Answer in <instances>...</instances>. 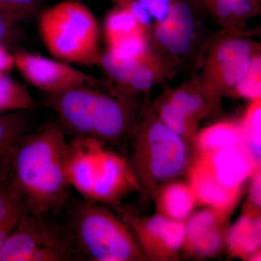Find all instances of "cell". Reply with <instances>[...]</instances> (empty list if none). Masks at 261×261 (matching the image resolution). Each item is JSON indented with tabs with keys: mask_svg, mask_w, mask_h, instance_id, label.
Masks as SVG:
<instances>
[{
	"mask_svg": "<svg viewBox=\"0 0 261 261\" xmlns=\"http://www.w3.org/2000/svg\"><path fill=\"white\" fill-rule=\"evenodd\" d=\"M68 142L61 123L49 122L12 149L9 176L31 213L50 216L64 207L70 188L65 170Z\"/></svg>",
	"mask_w": 261,
	"mask_h": 261,
	"instance_id": "1",
	"label": "cell"
},
{
	"mask_svg": "<svg viewBox=\"0 0 261 261\" xmlns=\"http://www.w3.org/2000/svg\"><path fill=\"white\" fill-rule=\"evenodd\" d=\"M39 29L44 45L57 59L86 65L100 62L97 21L83 3L66 0L44 10Z\"/></svg>",
	"mask_w": 261,
	"mask_h": 261,
	"instance_id": "2",
	"label": "cell"
},
{
	"mask_svg": "<svg viewBox=\"0 0 261 261\" xmlns=\"http://www.w3.org/2000/svg\"><path fill=\"white\" fill-rule=\"evenodd\" d=\"M68 224L76 258L128 261L140 257L129 228L97 202L85 200L77 204Z\"/></svg>",
	"mask_w": 261,
	"mask_h": 261,
	"instance_id": "3",
	"label": "cell"
},
{
	"mask_svg": "<svg viewBox=\"0 0 261 261\" xmlns=\"http://www.w3.org/2000/svg\"><path fill=\"white\" fill-rule=\"evenodd\" d=\"M49 107L61 125L75 137L113 140L126 130L127 113L123 105L90 87H80L49 95Z\"/></svg>",
	"mask_w": 261,
	"mask_h": 261,
	"instance_id": "4",
	"label": "cell"
},
{
	"mask_svg": "<svg viewBox=\"0 0 261 261\" xmlns=\"http://www.w3.org/2000/svg\"><path fill=\"white\" fill-rule=\"evenodd\" d=\"M75 257L73 233L64 223L28 213L0 248V261H68Z\"/></svg>",
	"mask_w": 261,
	"mask_h": 261,
	"instance_id": "5",
	"label": "cell"
},
{
	"mask_svg": "<svg viewBox=\"0 0 261 261\" xmlns=\"http://www.w3.org/2000/svg\"><path fill=\"white\" fill-rule=\"evenodd\" d=\"M14 66L29 83L49 95L80 87H91L95 80L69 63L25 51L13 56Z\"/></svg>",
	"mask_w": 261,
	"mask_h": 261,
	"instance_id": "6",
	"label": "cell"
},
{
	"mask_svg": "<svg viewBox=\"0 0 261 261\" xmlns=\"http://www.w3.org/2000/svg\"><path fill=\"white\" fill-rule=\"evenodd\" d=\"M106 148L91 137H75L68 142L65 170L70 187L89 200Z\"/></svg>",
	"mask_w": 261,
	"mask_h": 261,
	"instance_id": "7",
	"label": "cell"
},
{
	"mask_svg": "<svg viewBox=\"0 0 261 261\" xmlns=\"http://www.w3.org/2000/svg\"><path fill=\"white\" fill-rule=\"evenodd\" d=\"M145 142L148 148L149 171L156 179L172 178L185 168L186 146L181 136L163 123H154L149 128Z\"/></svg>",
	"mask_w": 261,
	"mask_h": 261,
	"instance_id": "8",
	"label": "cell"
},
{
	"mask_svg": "<svg viewBox=\"0 0 261 261\" xmlns=\"http://www.w3.org/2000/svg\"><path fill=\"white\" fill-rule=\"evenodd\" d=\"M128 222L145 248L156 255H171L184 245L185 225L181 221L158 215L144 221L128 216Z\"/></svg>",
	"mask_w": 261,
	"mask_h": 261,
	"instance_id": "9",
	"label": "cell"
},
{
	"mask_svg": "<svg viewBox=\"0 0 261 261\" xmlns=\"http://www.w3.org/2000/svg\"><path fill=\"white\" fill-rule=\"evenodd\" d=\"M201 164L221 186L238 192L255 165L244 145L205 152Z\"/></svg>",
	"mask_w": 261,
	"mask_h": 261,
	"instance_id": "10",
	"label": "cell"
},
{
	"mask_svg": "<svg viewBox=\"0 0 261 261\" xmlns=\"http://www.w3.org/2000/svg\"><path fill=\"white\" fill-rule=\"evenodd\" d=\"M135 185V176L125 160L106 149L89 201L116 202Z\"/></svg>",
	"mask_w": 261,
	"mask_h": 261,
	"instance_id": "11",
	"label": "cell"
},
{
	"mask_svg": "<svg viewBox=\"0 0 261 261\" xmlns=\"http://www.w3.org/2000/svg\"><path fill=\"white\" fill-rule=\"evenodd\" d=\"M251 47L241 39H230L220 44L212 60V75L225 87L238 85L246 75L252 61Z\"/></svg>",
	"mask_w": 261,
	"mask_h": 261,
	"instance_id": "12",
	"label": "cell"
},
{
	"mask_svg": "<svg viewBox=\"0 0 261 261\" xmlns=\"http://www.w3.org/2000/svg\"><path fill=\"white\" fill-rule=\"evenodd\" d=\"M195 33V20L189 5L172 3L169 13L158 22L155 35L160 42L173 54H185L191 46Z\"/></svg>",
	"mask_w": 261,
	"mask_h": 261,
	"instance_id": "13",
	"label": "cell"
},
{
	"mask_svg": "<svg viewBox=\"0 0 261 261\" xmlns=\"http://www.w3.org/2000/svg\"><path fill=\"white\" fill-rule=\"evenodd\" d=\"M221 245L217 216L213 211L197 213L185 225L184 245L190 252L201 256H209L216 253Z\"/></svg>",
	"mask_w": 261,
	"mask_h": 261,
	"instance_id": "14",
	"label": "cell"
},
{
	"mask_svg": "<svg viewBox=\"0 0 261 261\" xmlns=\"http://www.w3.org/2000/svg\"><path fill=\"white\" fill-rule=\"evenodd\" d=\"M30 212L8 172V176L0 181V248L14 232L24 215Z\"/></svg>",
	"mask_w": 261,
	"mask_h": 261,
	"instance_id": "15",
	"label": "cell"
},
{
	"mask_svg": "<svg viewBox=\"0 0 261 261\" xmlns=\"http://www.w3.org/2000/svg\"><path fill=\"white\" fill-rule=\"evenodd\" d=\"M29 111L0 113V178L8 172L12 149L24 135L29 133Z\"/></svg>",
	"mask_w": 261,
	"mask_h": 261,
	"instance_id": "16",
	"label": "cell"
},
{
	"mask_svg": "<svg viewBox=\"0 0 261 261\" xmlns=\"http://www.w3.org/2000/svg\"><path fill=\"white\" fill-rule=\"evenodd\" d=\"M191 189L195 198L217 208L229 206L237 194L221 186L200 163L192 173Z\"/></svg>",
	"mask_w": 261,
	"mask_h": 261,
	"instance_id": "17",
	"label": "cell"
},
{
	"mask_svg": "<svg viewBox=\"0 0 261 261\" xmlns=\"http://www.w3.org/2000/svg\"><path fill=\"white\" fill-rule=\"evenodd\" d=\"M228 246L235 255L245 256L255 253L260 246V219L244 216L230 230Z\"/></svg>",
	"mask_w": 261,
	"mask_h": 261,
	"instance_id": "18",
	"label": "cell"
},
{
	"mask_svg": "<svg viewBox=\"0 0 261 261\" xmlns=\"http://www.w3.org/2000/svg\"><path fill=\"white\" fill-rule=\"evenodd\" d=\"M199 144L205 152L244 145L242 127L231 123L214 125L201 132Z\"/></svg>",
	"mask_w": 261,
	"mask_h": 261,
	"instance_id": "19",
	"label": "cell"
},
{
	"mask_svg": "<svg viewBox=\"0 0 261 261\" xmlns=\"http://www.w3.org/2000/svg\"><path fill=\"white\" fill-rule=\"evenodd\" d=\"M195 199L191 187L181 184L170 185L161 196V207L164 213L163 216L181 221L192 212Z\"/></svg>",
	"mask_w": 261,
	"mask_h": 261,
	"instance_id": "20",
	"label": "cell"
},
{
	"mask_svg": "<svg viewBox=\"0 0 261 261\" xmlns=\"http://www.w3.org/2000/svg\"><path fill=\"white\" fill-rule=\"evenodd\" d=\"M37 101L18 82L0 73V113L31 111L38 107Z\"/></svg>",
	"mask_w": 261,
	"mask_h": 261,
	"instance_id": "21",
	"label": "cell"
},
{
	"mask_svg": "<svg viewBox=\"0 0 261 261\" xmlns=\"http://www.w3.org/2000/svg\"><path fill=\"white\" fill-rule=\"evenodd\" d=\"M145 27L135 18L126 8H120L113 10L106 19L105 32L108 45L125 38L145 34Z\"/></svg>",
	"mask_w": 261,
	"mask_h": 261,
	"instance_id": "22",
	"label": "cell"
},
{
	"mask_svg": "<svg viewBox=\"0 0 261 261\" xmlns=\"http://www.w3.org/2000/svg\"><path fill=\"white\" fill-rule=\"evenodd\" d=\"M243 145L255 165L260 162L261 105L260 99H254L242 125Z\"/></svg>",
	"mask_w": 261,
	"mask_h": 261,
	"instance_id": "23",
	"label": "cell"
},
{
	"mask_svg": "<svg viewBox=\"0 0 261 261\" xmlns=\"http://www.w3.org/2000/svg\"><path fill=\"white\" fill-rule=\"evenodd\" d=\"M239 94L249 99L261 97V61L258 56L252 57L246 75L236 86Z\"/></svg>",
	"mask_w": 261,
	"mask_h": 261,
	"instance_id": "24",
	"label": "cell"
},
{
	"mask_svg": "<svg viewBox=\"0 0 261 261\" xmlns=\"http://www.w3.org/2000/svg\"><path fill=\"white\" fill-rule=\"evenodd\" d=\"M108 50L123 59H137L147 53L145 34L125 38L109 45Z\"/></svg>",
	"mask_w": 261,
	"mask_h": 261,
	"instance_id": "25",
	"label": "cell"
},
{
	"mask_svg": "<svg viewBox=\"0 0 261 261\" xmlns=\"http://www.w3.org/2000/svg\"><path fill=\"white\" fill-rule=\"evenodd\" d=\"M41 5L42 0H0V13L19 21L37 14Z\"/></svg>",
	"mask_w": 261,
	"mask_h": 261,
	"instance_id": "26",
	"label": "cell"
},
{
	"mask_svg": "<svg viewBox=\"0 0 261 261\" xmlns=\"http://www.w3.org/2000/svg\"><path fill=\"white\" fill-rule=\"evenodd\" d=\"M152 60L147 54L141 60L128 85L138 90L149 89L155 79V68Z\"/></svg>",
	"mask_w": 261,
	"mask_h": 261,
	"instance_id": "27",
	"label": "cell"
},
{
	"mask_svg": "<svg viewBox=\"0 0 261 261\" xmlns=\"http://www.w3.org/2000/svg\"><path fill=\"white\" fill-rule=\"evenodd\" d=\"M162 123L169 129L181 136L187 128V121L188 117L181 112L178 108L168 102L161 110Z\"/></svg>",
	"mask_w": 261,
	"mask_h": 261,
	"instance_id": "28",
	"label": "cell"
},
{
	"mask_svg": "<svg viewBox=\"0 0 261 261\" xmlns=\"http://www.w3.org/2000/svg\"><path fill=\"white\" fill-rule=\"evenodd\" d=\"M169 102L178 108L188 118L198 111L202 106V99L199 96L189 93L185 91L176 92Z\"/></svg>",
	"mask_w": 261,
	"mask_h": 261,
	"instance_id": "29",
	"label": "cell"
},
{
	"mask_svg": "<svg viewBox=\"0 0 261 261\" xmlns=\"http://www.w3.org/2000/svg\"><path fill=\"white\" fill-rule=\"evenodd\" d=\"M18 20L0 13V47H7L16 35Z\"/></svg>",
	"mask_w": 261,
	"mask_h": 261,
	"instance_id": "30",
	"label": "cell"
},
{
	"mask_svg": "<svg viewBox=\"0 0 261 261\" xmlns=\"http://www.w3.org/2000/svg\"><path fill=\"white\" fill-rule=\"evenodd\" d=\"M149 10L152 18L158 22L162 21L169 13L172 5L171 0H141Z\"/></svg>",
	"mask_w": 261,
	"mask_h": 261,
	"instance_id": "31",
	"label": "cell"
},
{
	"mask_svg": "<svg viewBox=\"0 0 261 261\" xmlns=\"http://www.w3.org/2000/svg\"><path fill=\"white\" fill-rule=\"evenodd\" d=\"M227 5L234 17H244L251 13L255 7V0H220Z\"/></svg>",
	"mask_w": 261,
	"mask_h": 261,
	"instance_id": "32",
	"label": "cell"
},
{
	"mask_svg": "<svg viewBox=\"0 0 261 261\" xmlns=\"http://www.w3.org/2000/svg\"><path fill=\"white\" fill-rule=\"evenodd\" d=\"M261 182H260V172H257L255 175V177L252 181L251 191H250V197L251 200L255 205L257 206L260 205L261 200Z\"/></svg>",
	"mask_w": 261,
	"mask_h": 261,
	"instance_id": "33",
	"label": "cell"
},
{
	"mask_svg": "<svg viewBox=\"0 0 261 261\" xmlns=\"http://www.w3.org/2000/svg\"><path fill=\"white\" fill-rule=\"evenodd\" d=\"M14 66L13 56L8 54L7 48L0 47V73L10 70Z\"/></svg>",
	"mask_w": 261,
	"mask_h": 261,
	"instance_id": "34",
	"label": "cell"
}]
</instances>
